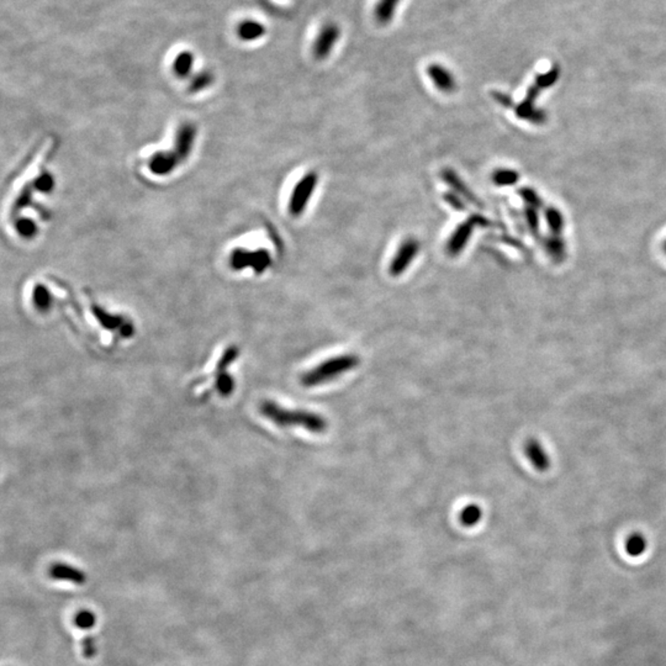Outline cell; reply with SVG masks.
<instances>
[{
	"mask_svg": "<svg viewBox=\"0 0 666 666\" xmlns=\"http://www.w3.org/2000/svg\"><path fill=\"white\" fill-rule=\"evenodd\" d=\"M260 413L283 429L302 427L311 434H323L328 429L326 418L320 413L297 408L291 410L273 401H265L260 405Z\"/></svg>",
	"mask_w": 666,
	"mask_h": 666,
	"instance_id": "obj_1",
	"label": "cell"
},
{
	"mask_svg": "<svg viewBox=\"0 0 666 666\" xmlns=\"http://www.w3.org/2000/svg\"><path fill=\"white\" fill-rule=\"evenodd\" d=\"M360 364V360L358 355H342L332 357L313 367L306 373H304L300 383L305 387H315V386L328 384L350 370L355 369Z\"/></svg>",
	"mask_w": 666,
	"mask_h": 666,
	"instance_id": "obj_2",
	"label": "cell"
},
{
	"mask_svg": "<svg viewBox=\"0 0 666 666\" xmlns=\"http://www.w3.org/2000/svg\"><path fill=\"white\" fill-rule=\"evenodd\" d=\"M318 183V175L315 172H309L296 183L289 202V212L293 216L299 217L305 212Z\"/></svg>",
	"mask_w": 666,
	"mask_h": 666,
	"instance_id": "obj_3",
	"label": "cell"
},
{
	"mask_svg": "<svg viewBox=\"0 0 666 666\" xmlns=\"http://www.w3.org/2000/svg\"><path fill=\"white\" fill-rule=\"evenodd\" d=\"M238 355H239V350L236 347H230L226 349V352L222 355L221 360H219L215 371L212 376L215 380L216 392L222 397H228L233 392L235 381L232 376L228 374V369L235 360L238 358Z\"/></svg>",
	"mask_w": 666,
	"mask_h": 666,
	"instance_id": "obj_4",
	"label": "cell"
},
{
	"mask_svg": "<svg viewBox=\"0 0 666 666\" xmlns=\"http://www.w3.org/2000/svg\"><path fill=\"white\" fill-rule=\"evenodd\" d=\"M485 222H487V220L481 215H471V217L466 219V221L461 222L459 226L455 228L454 232L450 236V241L447 244V252L450 257L459 256L469 242L473 230L478 225H480V226L485 225Z\"/></svg>",
	"mask_w": 666,
	"mask_h": 666,
	"instance_id": "obj_5",
	"label": "cell"
},
{
	"mask_svg": "<svg viewBox=\"0 0 666 666\" xmlns=\"http://www.w3.org/2000/svg\"><path fill=\"white\" fill-rule=\"evenodd\" d=\"M341 38V27L336 22H326L320 29L312 45V54L318 61L327 59Z\"/></svg>",
	"mask_w": 666,
	"mask_h": 666,
	"instance_id": "obj_6",
	"label": "cell"
},
{
	"mask_svg": "<svg viewBox=\"0 0 666 666\" xmlns=\"http://www.w3.org/2000/svg\"><path fill=\"white\" fill-rule=\"evenodd\" d=\"M418 252H420V244L417 239L415 238L405 239L397 249V254L390 263L389 267L390 275L400 276L404 274L413 263V259L417 257Z\"/></svg>",
	"mask_w": 666,
	"mask_h": 666,
	"instance_id": "obj_7",
	"label": "cell"
},
{
	"mask_svg": "<svg viewBox=\"0 0 666 666\" xmlns=\"http://www.w3.org/2000/svg\"><path fill=\"white\" fill-rule=\"evenodd\" d=\"M269 253L265 249H259L256 252H246V251H236L233 253L232 263L235 268H244L246 265L253 267L256 273H262L270 265Z\"/></svg>",
	"mask_w": 666,
	"mask_h": 666,
	"instance_id": "obj_8",
	"label": "cell"
},
{
	"mask_svg": "<svg viewBox=\"0 0 666 666\" xmlns=\"http://www.w3.org/2000/svg\"><path fill=\"white\" fill-rule=\"evenodd\" d=\"M429 80H432L434 87L442 93H453L457 89V80L450 69L442 64H432L427 68Z\"/></svg>",
	"mask_w": 666,
	"mask_h": 666,
	"instance_id": "obj_9",
	"label": "cell"
},
{
	"mask_svg": "<svg viewBox=\"0 0 666 666\" xmlns=\"http://www.w3.org/2000/svg\"><path fill=\"white\" fill-rule=\"evenodd\" d=\"M524 453L527 455L531 464L538 471H547L549 469L550 459L549 455L545 452L543 445L535 441V439H529L528 442L524 445Z\"/></svg>",
	"mask_w": 666,
	"mask_h": 666,
	"instance_id": "obj_10",
	"label": "cell"
},
{
	"mask_svg": "<svg viewBox=\"0 0 666 666\" xmlns=\"http://www.w3.org/2000/svg\"><path fill=\"white\" fill-rule=\"evenodd\" d=\"M51 577L56 580H61V582H72V584H75V585H82L84 584L87 577H85L84 572L74 568V566L68 565V564H54L51 569Z\"/></svg>",
	"mask_w": 666,
	"mask_h": 666,
	"instance_id": "obj_11",
	"label": "cell"
},
{
	"mask_svg": "<svg viewBox=\"0 0 666 666\" xmlns=\"http://www.w3.org/2000/svg\"><path fill=\"white\" fill-rule=\"evenodd\" d=\"M442 178H443V180H445V183L450 185V188H452L458 195L464 196L466 200L471 202V204H474L476 207H481L480 202L476 199V196L466 188V185L461 182V179L457 175L455 172L450 170H444L443 172H442Z\"/></svg>",
	"mask_w": 666,
	"mask_h": 666,
	"instance_id": "obj_12",
	"label": "cell"
},
{
	"mask_svg": "<svg viewBox=\"0 0 666 666\" xmlns=\"http://www.w3.org/2000/svg\"><path fill=\"white\" fill-rule=\"evenodd\" d=\"M401 1L402 0H378L374 9L376 22L380 25H387L389 22H392Z\"/></svg>",
	"mask_w": 666,
	"mask_h": 666,
	"instance_id": "obj_13",
	"label": "cell"
},
{
	"mask_svg": "<svg viewBox=\"0 0 666 666\" xmlns=\"http://www.w3.org/2000/svg\"><path fill=\"white\" fill-rule=\"evenodd\" d=\"M265 27L256 20H246L238 27V35L244 41H256L265 36Z\"/></svg>",
	"mask_w": 666,
	"mask_h": 666,
	"instance_id": "obj_14",
	"label": "cell"
},
{
	"mask_svg": "<svg viewBox=\"0 0 666 666\" xmlns=\"http://www.w3.org/2000/svg\"><path fill=\"white\" fill-rule=\"evenodd\" d=\"M481 517H482V511H481L480 506L475 505V503L466 505V508H463L459 513L460 524H463L464 527H468V528L479 524Z\"/></svg>",
	"mask_w": 666,
	"mask_h": 666,
	"instance_id": "obj_15",
	"label": "cell"
},
{
	"mask_svg": "<svg viewBox=\"0 0 666 666\" xmlns=\"http://www.w3.org/2000/svg\"><path fill=\"white\" fill-rule=\"evenodd\" d=\"M645 549H646V540L643 534L633 533L629 535L628 540L626 542V550L630 556H639L644 553Z\"/></svg>",
	"mask_w": 666,
	"mask_h": 666,
	"instance_id": "obj_16",
	"label": "cell"
},
{
	"mask_svg": "<svg viewBox=\"0 0 666 666\" xmlns=\"http://www.w3.org/2000/svg\"><path fill=\"white\" fill-rule=\"evenodd\" d=\"M175 159L172 156H164V154H157L152 162H151V168L156 175H165L170 172L173 165H175Z\"/></svg>",
	"mask_w": 666,
	"mask_h": 666,
	"instance_id": "obj_17",
	"label": "cell"
},
{
	"mask_svg": "<svg viewBox=\"0 0 666 666\" xmlns=\"http://www.w3.org/2000/svg\"><path fill=\"white\" fill-rule=\"evenodd\" d=\"M193 54L191 52H182L175 61V69L179 75H186L193 67Z\"/></svg>",
	"mask_w": 666,
	"mask_h": 666,
	"instance_id": "obj_18",
	"label": "cell"
},
{
	"mask_svg": "<svg viewBox=\"0 0 666 666\" xmlns=\"http://www.w3.org/2000/svg\"><path fill=\"white\" fill-rule=\"evenodd\" d=\"M96 622V614L90 611H82L75 616V626L80 629L93 628Z\"/></svg>",
	"mask_w": 666,
	"mask_h": 666,
	"instance_id": "obj_19",
	"label": "cell"
},
{
	"mask_svg": "<svg viewBox=\"0 0 666 666\" xmlns=\"http://www.w3.org/2000/svg\"><path fill=\"white\" fill-rule=\"evenodd\" d=\"M34 302H35L38 309L46 310L51 304V296L43 286H36L35 293H34Z\"/></svg>",
	"mask_w": 666,
	"mask_h": 666,
	"instance_id": "obj_20",
	"label": "cell"
},
{
	"mask_svg": "<svg viewBox=\"0 0 666 666\" xmlns=\"http://www.w3.org/2000/svg\"><path fill=\"white\" fill-rule=\"evenodd\" d=\"M53 185H54V182H53L52 177L50 175H46V173L41 175L36 182L37 189L43 191V193H48V191H52Z\"/></svg>",
	"mask_w": 666,
	"mask_h": 666,
	"instance_id": "obj_21",
	"label": "cell"
},
{
	"mask_svg": "<svg viewBox=\"0 0 666 666\" xmlns=\"http://www.w3.org/2000/svg\"><path fill=\"white\" fill-rule=\"evenodd\" d=\"M17 231L22 233V236L31 237L32 235L36 232V226L32 223L31 220H22L17 223Z\"/></svg>",
	"mask_w": 666,
	"mask_h": 666,
	"instance_id": "obj_22",
	"label": "cell"
},
{
	"mask_svg": "<svg viewBox=\"0 0 666 666\" xmlns=\"http://www.w3.org/2000/svg\"><path fill=\"white\" fill-rule=\"evenodd\" d=\"M443 199L444 200L447 201L448 204H450V207H453V209H455V210H458V212H464V210L466 209V205H464V202L460 200L459 196L455 195V194H453V193H447V194H444Z\"/></svg>",
	"mask_w": 666,
	"mask_h": 666,
	"instance_id": "obj_23",
	"label": "cell"
},
{
	"mask_svg": "<svg viewBox=\"0 0 666 666\" xmlns=\"http://www.w3.org/2000/svg\"><path fill=\"white\" fill-rule=\"evenodd\" d=\"M83 651H84L85 658H94L96 656V640L93 639L91 635H88L83 642Z\"/></svg>",
	"mask_w": 666,
	"mask_h": 666,
	"instance_id": "obj_24",
	"label": "cell"
},
{
	"mask_svg": "<svg viewBox=\"0 0 666 666\" xmlns=\"http://www.w3.org/2000/svg\"><path fill=\"white\" fill-rule=\"evenodd\" d=\"M495 182L497 184H511L515 182V175L511 172H497L495 175Z\"/></svg>",
	"mask_w": 666,
	"mask_h": 666,
	"instance_id": "obj_25",
	"label": "cell"
}]
</instances>
